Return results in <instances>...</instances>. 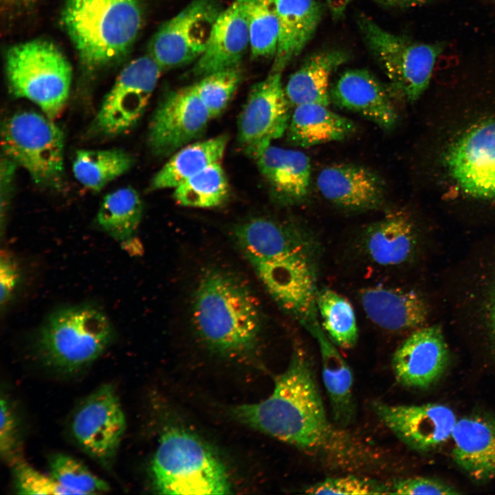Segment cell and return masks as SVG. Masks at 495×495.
Instances as JSON below:
<instances>
[{"label":"cell","instance_id":"277c9868","mask_svg":"<svg viewBox=\"0 0 495 495\" xmlns=\"http://www.w3.org/2000/svg\"><path fill=\"white\" fill-rule=\"evenodd\" d=\"M63 21L82 63L99 69L124 56L142 22L140 0H67Z\"/></svg>","mask_w":495,"mask_h":495},{"label":"cell","instance_id":"b9f144b4","mask_svg":"<svg viewBox=\"0 0 495 495\" xmlns=\"http://www.w3.org/2000/svg\"><path fill=\"white\" fill-rule=\"evenodd\" d=\"M331 16L335 19H341L353 0H324Z\"/></svg>","mask_w":495,"mask_h":495},{"label":"cell","instance_id":"7a4b0ae2","mask_svg":"<svg viewBox=\"0 0 495 495\" xmlns=\"http://www.w3.org/2000/svg\"><path fill=\"white\" fill-rule=\"evenodd\" d=\"M232 236L274 302L305 327L317 321L315 237L295 223L265 217L236 224Z\"/></svg>","mask_w":495,"mask_h":495},{"label":"cell","instance_id":"f35d334b","mask_svg":"<svg viewBox=\"0 0 495 495\" xmlns=\"http://www.w3.org/2000/svg\"><path fill=\"white\" fill-rule=\"evenodd\" d=\"M16 493L21 494H72L51 476L39 472L25 461L13 467Z\"/></svg>","mask_w":495,"mask_h":495},{"label":"cell","instance_id":"cb8c5ba5","mask_svg":"<svg viewBox=\"0 0 495 495\" xmlns=\"http://www.w3.org/2000/svg\"><path fill=\"white\" fill-rule=\"evenodd\" d=\"M255 160L278 203L293 206L307 199L311 169L309 157L305 153L270 145Z\"/></svg>","mask_w":495,"mask_h":495},{"label":"cell","instance_id":"2e32d148","mask_svg":"<svg viewBox=\"0 0 495 495\" xmlns=\"http://www.w3.org/2000/svg\"><path fill=\"white\" fill-rule=\"evenodd\" d=\"M380 420L406 446L428 452L451 438L458 420L454 410L439 403L390 404L374 402Z\"/></svg>","mask_w":495,"mask_h":495},{"label":"cell","instance_id":"484cf974","mask_svg":"<svg viewBox=\"0 0 495 495\" xmlns=\"http://www.w3.org/2000/svg\"><path fill=\"white\" fill-rule=\"evenodd\" d=\"M306 329L318 342L322 377L335 424L342 428L350 425L355 417L353 371L336 345L329 338L319 321Z\"/></svg>","mask_w":495,"mask_h":495},{"label":"cell","instance_id":"f546056e","mask_svg":"<svg viewBox=\"0 0 495 495\" xmlns=\"http://www.w3.org/2000/svg\"><path fill=\"white\" fill-rule=\"evenodd\" d=\"M142 214L143 204L139 193L133 188L125 186L104 197L96 221L110 236L127 242L138 230Z\"/></svg>","mask_w":495,"mask_h":495},{"label":"cell","instance_id":"4fadbf2b","mask_svg":"<svg viewBox=\"0 0 495 495\" xmlns=\"http://www.w3.org/2000/svg\"><path fill=\"white\" fill-rule=\"evenodd\" d=\"M280 72H270L251 89L239 116L237 140L241 150L256 159L286 133L291 105Z\"/></svg>","mask_w":495,"mask_h":495},{"label":"cell","instance_id":"7c38bea8","mask_svg":"<svg viewBox=\"0 0 495 495\" xmlns=\"http://www.w3.org/2000/svg\"><path fill=\"white\" fill-rule=\"evenodd\" d=\"M220 12L214 0L192 1L160 26L150 42L149 55L163 71L197 60Z\"/></svg>","mask_w":495,"mask_h":495},{"label":"cell","instance_id":"d4e9b609","mask_svg":"<svg viewBox=\"0 0 495 495\" xmlns=\"http://www.w3.org/2000/svg\"><path fill=\"white\" fill-rule=\"evenodd\" d=\"M278 23V41L270 72L282 73L311 39L322 8L317 0H270Z\"/></svg>","mask_w":495,"mask_h":495},{"label":"cell","instance_id":"8fae6325","mask_svg":"<svg viewBox=\"0 0 495 495\" xmlns=\"http://www.w3.org/2000/svg\"><path fill=\"white\" fill-rule=\"evenodd\" d=\"M163 69L150 56L130 62L104 96L94 121V131L109 137L133 127L142 116Z\"/></svg>","mask_w":495,"mask_h":495},{"label":"cell","instance_id":"7bdbcfd3","mask_svg":"<svg viewBox=\"0 0 495 495\" xmlns=\"http://www.w3.org/2000/svg\"><path fill=\"white\" fill-rule=\"evenodd\" d=\"M487 314L490 333L492 343L495 347V285L490 294L487 303Z\"/></svg>","mask_w":495,"mask_h":495},{"label":"cell","instance_id":"60d3db41","mask_svg":"<svg viewBox=\"0 0 495 495\" xmlns=\"http://www.w3.org/2000/svg\"><path fill=\"white\" fill-rule=\"evenodd\" d=\"M20 280V270L16 260L8 252H1L0 259V297L1 305H6Z\"/></svg>","mask_w":495,"mask_h":495},{"label":"cell","instance_id":"83f0119b","mask_svg":"<svg viewBox=\"0 0 495 495\" xmlns=\"http://www.w3.org/2000/svg\"><path fill=\"white\" fill-rule=\"evenodd\" d=\"M343 50H328L309 57L289 78L285 91L291 107L331 102L329 79L332 73L348 61Z\"/></svg>","mask_w":495,"mask_h":495},{"label":"cell","instance_id":"e575fe53","mask_svg":"<svg viewBox=\"0 0 495 495\" xmlns=\"http://www.w3.org/2000/svg\"><path fill=\"white\" fill-rule=\"evenodd\" d=\"M50 476L72 494H87L109 490L108 484L81 462L64 454H55L49 461Z\"/></svg>","mask_w":495,"mask_h":495},{"label":"cell","instance_id":"6da1fadb","mask_svg":"<svg viewBox=\"0 0 495 495\" xmlns=\"http://www.w3.org/2000/svg\"><path fill=\"white\" fill-rule=\"evenodd\" d=\"M240 422L346 470L368 468L375 454L361 440L329 419L307 353L296 346L270 395L237 405Z\"/></svg>","mask_w":495,"mask_h":495},{"label":"cell","instance_id":"44dd1931","mask_svg":"<svg viewBox=\"0 0 495 495\" xmlns=\"http://www.w3.org/2000/svg\"><path fill=\"white\" fill-rule=\"evenodd\" d=\"M417 245L415 228L401 212H391L369 224L358 239V248L363 257L372 265L384 268L408 262Z\"/></svg>","mask_w":495,"mask_h":495},{"label":"cell","instance_id":"8d00e7d4","mask_svg":"<svg viewBox=\"0 0 495 495\" xmlns=\"http://www.w3.org/2000/svg\"><path fill=\"white\" fill-rule=\"evenodd\" d=\"M311 494H390V485L356 475L329 477L307 487Z\"/></svg>","mask_w":495,"mask_h":495},{"label":"cell","instance_id":"4dcf8cb0","mask_svg":"<svg viewBox=\"0 0 495 495\" xmlns=\"http://www.w3.org/2000/svg\"><path fill=\"white\" fill-rule=\"evenodd\" d=\"M133 161L130 154L121 149H81L73 162V173L85 188L99 192L129 170Z\"/></svg>","mask_w":495,"mask_h":495},{"label":"cell","instance_id":"1f68e13d","mask_svg":"<svg viewBox=\"0 0 495 495\" xmlns=\"http://www.w3.org/2000/svg\"><path fill=\"white\" fill-rule=\"evenodd\" d=\"M316 306L322 328L332 342L342 349L353 347L358 339L355 311L350 301L330 289H318Z\"/></svg>","mask_w":495,"mask_h":495},{"label":"cell","instance_id":"4316f807","mask_svg":"<svg viewBox=\"0 0 495 495\" xmlns=\"http://www.w3.org/2000/svg\"><path fill=\"white\" fill-rule=\"evenodd\" d=\"M355 130L354 122L321 104L294 107L286 131L289 142L295 146L310 147L342 140Z\"/></svg>","mask_w":495,"mask_h":495},{"label":"cell","instance_id":"7402d4cb","mask_svg":"<svg viewBox=\"0 0 495 495\" xmlns=\"http://www.w3.org/2000/svg\"><path fill=\"white\" fill-rule=\"evenodd\" d=\"M360 300L368 318L388 331L415 330L423 326L428 316L425 299L411 289L368 287L360 291Z\"/></svg>","mask_w":495,"mask_h":495},{"label":"cell","instance_id":"d590c367","mask_svg":"<svg viewBox=\"0 0 495 495\" xmlns=\"http://www.w3.org/2000/svg\"><path fill=\"white\" fill-rule=\"evenodd\" d=\"M241 80L238 67L226 69L204 76L195 84V89L212 118L227 107Z\"/></svg>","mask_w":495,"mask_h":495},{"label":"cell","instance_id":"d6986e66","mask_svg":"<svg viewBox=\"0 0 495 495\" xmlns=\"http://www.w3.org/2000/svg\"><path fill=\"white\" fill-rule=\"evenodd\" d=\"M390 94L364 69L345 71L330 89L331 102L335 105L356 113L386 131L395 126L398 118Z\"/></svg>","mask_w":495,"mask_h":495},{"label":"cell","instance_id":"ba28073f","mask_svg":"<svg viewBox=\"0 0 495 495\" xmlns=\"http://www.w3.org/2000/svg\"><path fill=\"white\" fill-rule=\"evenodd\" d=\"M64 146L63 131L45 114L19 111L2 126L3 155L22 167L40 186L60 184L64 170Z\"/></svg>","mask_w":495,"mask_h":495},{"label":"cell","instance_id":"3957f363","mask_svg":"<svg viewBox=\"0 0 495 495\" xmlns=\"http://www.w3.org/2000/svg\"><path fill=\"white\" fill-rule=\"evenodd\" d=\"M199 338L214 353L247 359L257 351L263 320L250 287L230 272L210 268L201 276L192 306Z\"/></svg>","mask_w":495,"mask_h":495},{"label":"cell","instance_id":"e0dca14e","mask_svg":"<svg viewBox=\"0 0 495 495\" xmlns=\"http://www.w3.org/2000/svg\"><path fill=\"white\" fill-rule=\"evenodd\" d=\"M450 360L448 347L440 327H421L414 330L393 353L392 368L402 385L426 388L445 373Z\"/></svg>","mask_w":495,"mask_h":495},{"label":"cell","instance_id":"8992f818","mask_svg":"<svg viewBox=\"0 0 495 495\" xmlns=\"http://www.w3.org/2000/svg\"><path fill=\"white\" fill-rule=\"evenodd\" d=\"M113 337L109 318L88 305L69 307L52 313L36 338L41 362L60 373L76 372L96 360Z\"/></svg>","mask_w":495,"mask_h":495},{"label":"cell","instance_id":"52a82bcc","mask_svg":"<svg viewBox=\"0 0 495 495\" xmlns=\"http://www.w3.org/2000/svg\"><path fill=\"white\" fill-rule=\"evenodd\" d=\"M10 92L27 99L54 120L69 95L72 69L59 49L44 40H32L10 47L6 57Z\"/></svg>","mask_w":495,"mask_h":495},{"label":"cell","instance_id":"f6af8a7d","mask_svg":"<svg viewBox=\"0 0 495 495\" xmlns=\"http://www.w3.org/2000/svg\"><path fill=\"white\" fill-rule=\"evenodd\" d=\"M2 1H4V3H7V4H14V3H21L22 1H23L25 0H2Z\"/></svg>","mask_w":495,"mask_h":495},{"label":"cell","instance_id":"ffe728a7","mask_svg":"<svg viewBox=\"0 0 495 495\" xmlns=\"http://www.w3.org/2000/svg\"><path fill=\"white\" fill-rule=\"evenodd\" d=\"M451 439L454 461L469 478H495V418L474 414L458 419Z\"/></svg>","mask_w":495,"mask_h":495},{"label":"cell","instance_id":"9c48e42d","mask_svg":"<svg viewBox=\"0 0 495 495\" xmlns=\"http://www.w3.org/2000/svg\"><path fill=\"white\" fill-rule=\"evenodd\" d=\"M358 24L369 51L389 80L390 93L409 102L417 100L428 85L441 45L417 43L395 34L364 14L358 16Z\"/></svg>","mask_w":495,"mask_h":495},{"label":"cell","instance_id":"30bf717a","mask_svg":"<svg viewBox=\"0 0 495 495\" xmlns=\"http://www.w3.org/2000/svg\"><path fill=\"white\" fill-rule=\"evenodd\" d=\"M441 164L456 192L495 201V115L476 120L454 136Z\"/></svg>","mask_w":495,"mask_h":495},{"label":"cell","instance_id":"603a6c76","mask_svg":"<svg viewBox=\"0 0 495 495\" xmlns=\"http://www.w3.org/2000/svg\"><path fill=\"white\" fill-rule=\"evenodd\" d=\"M248 48L250 36L246 15L241 1L234 0L218 15L207 47L196 60L192 73L202 77L238 67Z\"/></svg>","mask_w":495,"mask_h":495},{"label":"cell","instance_id":"74e56055","mask_svg":"<svg viewBox=\"0 0 495 495\" xmlns=\"http://www.w3.org/2000/svg\"><path fill=\"white\" fill-rule=\"evenodd\" d=\"M0 452L12 468L24 461L17 419L9 399L4 396L1 399Z\"/></svg>","mask_w":495,"mask_h":495},{"label":"cell","instance_id":"ee69618b","mask_svg":"<svg viewBox=\"0 0 495 495\" xmlns=\"http://www.w3.org/2000/svg\"><path fill=\"white\" fill-rule=\"evenodd\" d=\"M380 6L391 8H404L419 6L428 0H373Z\"/></svg>","mask_w":495,"mask_h":495},{"label":"cell","instance_id":"5bb4252c","mask_svg":"<svg viewBox=\"0 0 495 495\" xmlns=\"http://www.w3.org/2000/svg\"><path fill=\"white\" fill-rule=\"evenodd\" d=\"M211 118L194 85L170 91L151 117L148 148L155 156H170L201 136Z\"/></svg>","mask_w":495,"mask_h":495},{"label":"cell","instance_id":"836d02e7","mask_svg":"<svg viewBox=\"0 0 495 495\" xmlns=\"http://www.w3.org/2000/svg\"><path fill=\"white\" fill-rule=\"evenodd\" d=\"M239 1L247 18L252 58H274L278 47V23L270 0Z\"/></svg>","mask_w":495,"mask_h":495},{"label":"cell","instance_id":"ac0fdd59","mask_svg":"<svg viewBox=\"0 0 495 495\" xmlns=\"http://www.w3.org/2000/svg\"><path fill=\"white\" fill-rule=\"evenodd\" d=\"M321 195L332 204L350 212L377 209L385 200L386 187L375 171L353 164L324 167L316 179Z\"/></svg>","mask_w":495,"mask_h":495},{"label":"cell","instance_id":"5b68a950","mask_svg":"<svg viewBox=\"0 0 495 495\" xmlns=\"http://www.w3.org/2000/svg\"><path fill=\"white\" fill-rule=\"evenodd\" d=\"M154 489L162 494H226L227 470L198 437L177 427L162 434L151 462Z\"/></svg>","mask_w":495,"mask_h":495},{"label":"cell","instance_id":"9a60e30c","mask_svg":"<svg viewBox=\"0 0 495 495\" xmlns=\"http://www.w3.org/2000/svg\"><path fill=\"white\" fill-rule=\"evenodd\" d=\"M125 428V417L111 384L102 385L82 402L71 425L79 446L104 466L113 461Z\"/></svg>","mask_w":495,"mask_h":495},{"label":"cell","instance_id":"ab89813d","mask_svg":"<svg viewBox=\"0 0 495 495\" xmlns=\"http://www.w3.org/2000/svg\"><path fill=\"white\" fill-rule=\"evenodd\" d=\"M461 494L454 486L434 478L412 476L395 480L390 485V494L451 495Z\"/></svg>","mask_w":495,"mask_h":495},{"label":"cell","instance_id":"f1b7e54d","mask_svg":"<svg viewBox=\"0 0 495 495\" xmlns=\"http://www.w3.org/2000/svg\"><path fill=\"white\" fill-rule=\"evenodd\" d=\"M228 141L226 135H220L182 147L153 176L150 190L175 188L208 166L220 162Z\"/></svg>","mask_w":495,"mask_h":495},{"label":"cell","instance_id":"d6a6232c","mask_svg":"<svg viewBox=\"0 0 495 495\" xmlns=\"http://www.w3.org/2000/svg\"><path fill=\"white\" fill-rule=\"evenodd\" d=\"M229 195L228 181L220 162H215L174 188L177 204L210 208L223 204Z\"/></svg>","mask_w":495,"mask_h":495}]
</instances>
